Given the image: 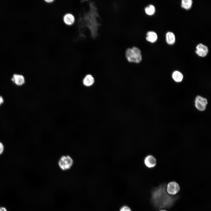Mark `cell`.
Wrapping results in <instances>:
<instances>
[{"label":"cell","mask_w":211,"mask_h":211,"mask_svg":"<svg viewBox=\"0 0 211 211\" xmlns=\"http://www.w3.org/2000/svg\"><path fill=\"white\" fill-rule=\"evenodd\" d=\"M166 184L163 183L152 190L151 202L156 208H170L179 198L178 195H169L166 192Z\"/></svg>","instance_id":"1"},{"label":"cell","mask_w":211,"mask_h":211,"mask_svg":"<svg viewBox=\"0 0 211 211\" xmlns=\"http://www.w3.org/2000/svg\"><path fill=\"white\" fill-rule=\"evenodd\" d=\"M90 11L86 15L87 18V26L89 28L91 31L92 36L95 37L97 35V30L99 24L96 20V18L98 16L96 8L92 3L90 4Z\"/></svg>","instance_id":"2"},{"label":"cell","mask_w":211,"mask_h":211,"mask_svg":"<svg viewBox=\"0 0 211 211\" xmlns=\"http://www.w3.org/2000/svg\"><path fill=\"white\" fill-rule=\"evenodd\" d=\"M125 55L127 60L130 62L139 63L142 59L141 51L136 47L128 48L126 51Z\"/></svg>","instance_id":"3"},{"label":"cell","mask_w":211,"mask_h":211,"mask_svg":"<svg viewBox=\"0 0 211 211\" xmlns=\"http://www.w3.org/2000/svg\"><path fill=\"white\" fill-rule=\"evenodd\" d=\"M73 163L72 158L68 155L62 156L58 161L59 166L63 170H68L71 168Z\"/></svg>","instance_id":"4"},{"label":"cell","mask_w":211,"mask_h":211,"mask_svg":"<svg viewBox=\"0 0 211 211\" xmlns=\"http://www.w3.org/2000/svg\"><path fill=\"white\" fill-rule=\"evenodd\" d=\"M195 107L199 110L202 111L206 109L207 101L206 98L198 96L195 98Z\"/></svg>","instance_id":"5"},{"label":"cell","mask_w":211,"mask_h":211,"mask_svg":"<svg viewBox=\"0 0 211 211\" xmlns=\"http://www.w3.org/2000/svg\"><path fill=\"white\" fill-rule=\"evenodd\" d=\"M166 189L168 194L171 195H175L179 191L180 187L177 182L171 181L167 185Z\"/></svg>","instance_id":"6"},{"label":"cell","mask_w":211,"mask_h":211,"mask_svg":"<svg viewBox=\"0 0 211 211\" xmlns=\"http://www.w3.org/2000/svg\"><path fill=\"white\" fill-rule=\"evenodd\" d=\"M208 52L207 47L202 44H200L196 46L195 52L199 56L205 57L207 55Z\"/></svg>","instance_id":"7"},{"label":"cell","mask_w":211,"mask_h":211,"mask_svg":"<svg viewBox=\"0 0 211 211\" xmlns=\"http://www.w3.org/2000/svg\"><path fill=\"white\" fill-rule=\"evenodd\" d=\"M144 162L145 166L149 168L154 167L156 164V159L152 155H149L147 156L145 158Z\"/></svg>","instance_id":"8"},{"label":"cell","mask_w":211,"mask_h":211,"mask_svg":"<svg viewBox=\"0 0 211 211\" xmlns=\"http://www.w3.org/2000/svg\"><path fill=\"white\" fill-rule=\"evenodd\" d=\"M12 81L18 86H21L25 82L24 76L21 75L14 74L11 79Z\"/></svg>","instance_id":"9"},{"label":"cell","mask_w":211,"mask_h":211,"mask_svg":"<svg viewBox=\"0 0 211 211\" xmlns=\"http://www.w3.org/2000/svg\"><path fill=\"white\" fill-rule=\"evenodd\" d=\"M63 21L66 25H71L74 23L75 22V18L72 14L67 13L64 16Z\"/></svg>","instance_id":"10"},{"label":"cell","mask_w":211,"mask_h":211,"mask_svg":"<svg viewBox=\"0 0 211 211\" xmlns=\"http://www.w3.org/2000/svg\"><path fill=\"white\" fill-rule=\"evenodd\" d=\"M94 82L93 77L90 74H88L84 78L83 83V84L86 86H89L92 85Z\"/></svg>","instance_id":"11"},{"label":"cell","mask_w":211,"mask_h":211,"mask_svg":"<svg viewBox=\"0 0 211 211\" xmlns=\"http://www.w3.org/2000/svg\"><path fill=\"white\" fill-rule=\"evenodd\" d=\"M157 38L156 34L153 31H149L147 33L146 40L151 42H155Z\"/></svg>","instance_id":"12"},{"label":"cell","mask_w":211,"mask_h":211,"mask_svg":"<svg viewBox=\"0 0 211 211\" xmlns=\"http://www.w3.org/2000/svg\"><path fill=\"white\" fill-rule=\"evenodd\" d=\"M172 77L173 80L176 82H181L183 78L182 74L179 71H174L172 74Z\"/></svg>","instance_id":"13"},{"label":"cell","mask_w":211,"mask_h":211,"mask_svg":"<svg viewBox=\"0 0 211 211\" xmlns=\"http://www.w3.org/2000/svg\"><path fill=\"white\" fill-rule=\"evenodd\" d=\"M166 40L168 44L172 45L174 44L175 40L174 34L171 32H168L166 35Z\"/></svg>","instance_id":"14"},{"label":"cell","mask_w":211,"mask_h":211,"mask_svg":"<svg viewBox=\"0 0 211 211\" xmlns=\"http://www.w3.org/2000/svg\"><path fill=\"white\" fill-rule=\"evenodd\" d=\"M193 1L191 0H183L181 1V6L186 9H188L192 6Z\"/></svg>","instance_id":"15"},{"label":"cell","mask_w":211,"mask_h":211,"mask_svg":"<svg viewBox=\"0 0 211 211\" xmlns=\"http://www.w3.org/2000/svg\"><path fill=\"white\" fill-rule=\"evenodd\" d=\"M146 13L149 15H152L154 14L155 11L154 6L150 5L147 6L145 9Z\"/></svg>","instance_id":"16"},{"label":"cell","mask_w":211,"mask_h":211,"mask_svg":"<svg viewBox=\"0 0 211 211\" xmlns=\"http://www.w3.org/2000/svg\"><path fill=\"white\" fill-rule=\"evenodd\" d=\"M120 211H131V210L129 207L126 206H124L121 207Z\"/></svg>","instance_id":"17"},{"label":"cell","mask_w":211,"mask_h":211,"mask_svg":"<svg viewBox=\"0 0 211 211\" xmlns=\"http://www.w3.org/2000/svg\"><path fill=\"white\" fill-rule=\"evenodd\" d=\"M4 150V146L3 144L0 142V155L2 154Z\"/></svg>","instance_id":"18"},{"label":"cell","mask_w":211,"mask_h":211,"mask_svg":"<svg viewBox=\"0 0 211 211\" xmlns=\"http://www.w3.org/2000/svg\"><path fill=\"white\" fill-rule=\"evenodd\" d=\"M0 211H7V210L5 207H0Z\"/></svg>","instance_id":"19"},{"label":"cell","mask_w":211,"mask_h":211,"mask_svg":"<svg viewBox=\"0 0 211 211\" xmlns=\"http://www.w3.org/2000/svg\"><path fill=\"white\" fill-rule=\"evenodd\" d=\"M4 101L3 97L1 96H0V106L3 103Z\"/></svg>","instance_id":"20"},{"label":"cell","mask_w":211,"mask_h":211,"mask_svg":"<svg viewBox=\"0 0 211 211\" xmlns=\"http://www.w3.org/2000/svg\"><path fill=\"white\" fill-rule=\"evenodd\" d=\"M45 1L47 3H51L54 1L53 0H45Z\"/></svg>","instance_id":"21"},{"label":"cell","mask_w":211,"mask_h":211,"mask_svg":"<svg viewBox=\"0 0 211 211\" xmlns=\"http://www.w3.org/2000/svg\"><path fill=\"white\" fill-rule=\"evenodd\" d=\"M159 211H166V210H160Z\"/></svg>","instance_id":"22"}]
</instances>
